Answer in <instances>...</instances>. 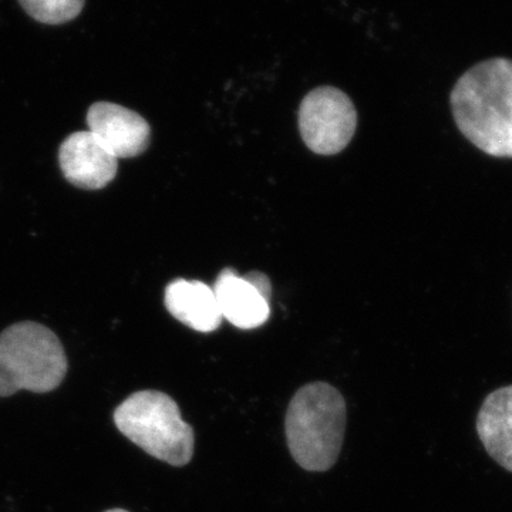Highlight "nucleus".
<instances>
[{"label": "nucleus", "instance_id": "9d476101", "mask_svg": "<svg viewBox=\"0 0 512 512\" xmlns=\"http://www.w3.org/2000/svg\"><path fill=\"white\" fill-rule=\"evenodd\" d=\"M477 431L490 457L512 473V386L495 390L484 400Z\"/></svg>", "mask_w": 512, "mask_h": 512}, {"label": "nucleus", "instance_id": "1a4fd4ad", "mask_svg": "<svg viewBox=\"0 0 512 512\" xmlns=\"http://www.w3.org/2000/svg\"><path fill=\"white\" fill-rule=\"evenodd\" d=\"M167 311L188 328L210 333L220 328L222 316L214 289L200 281L175 279L165 288Z\"/></svg>", "mask_w": 512, "mask_h": 512}, {"label": "nucleus", "instance_id": "9b49d317", "mask_svg": "<svg viewBox=\"0 0 512 512\" xmlns=\"http://www.w3.org/2000/svg\"><path fill=\"white\" fill-rule=\"evenodd\" d=\"M86 0H19L28 15L46 25H63L82 13Z\"/></svg>", "mask_w": 512, "mask_h": 512}, {"label": "nucleus", "instance_id": "f8f14e48", "mask_svg": "<svg viewBox=\"0 0 512 512\" xmlns=\"http://www.w3.org/2000/svg\"><path fill=\"white\" fill-rule=\"evenodd\" d=\"M245 278H247L252 285H255L266 299L271 301L272 286L268 276L261 274V272H249V274L245 275Z\"/></svg>", "mask_w": 512, "mask_h": 512}, {"label": "nucleus", "instance_id": "6e6552de", "mask_svg": "<svg viewBox=\"0 0 512 512\" xmlns=\"http://www.w3.org/2000/svg\"><path fill=\"white\" fill-rule=\"evenodd\" d=\"M215 298L222 319L239 329H255L271 315L269 299L234 269H224L214 285Z\"/></svg>", "mask_w": 512, "mask_h": 512}, {"label": "nucleus", "instance_id": "423d86ee", "mask_svg": "<svg viewBox=\"0 0 512 512\" xmlns=\"http://www.w3.org/2000/svg\"><path fill=\"white\" fill-rule=\"evenodd\" d=\"M87 126L117 160L141 156L150 144V124L136 111L109 101L90 107Z\"/></svg>", "mask_w": 512, "mask_h": 512}, {"label": "nucleus", "instance_id": "f257e3e1", "mask_svg": "<svg viewBox=\"0 0 512 512\" xmlns=\"http://www.w3.org/2000/svg\"><path fill=\"white\" fill-rule=\"evenodd\" d=\"M451 109L461 133L494 157L512 158V60L478 63L458 79Z\"/></svg>", "mask_w": 512, "mask_h": 512}, {"label": "nucleus", "instance_id": "7ed1b4c3", "mask_svg": "<svg viewBox=\"0 0 512 512\" xmlns=\"http://www.w3.org/2000/svg\"><path fill=\"white\" fill-rule=\"evenodd\" d=\"M67 369L62 342L46 326L26 320L0 333V397L53 392Z\"/></svg>", "mask_w": 512, "mask_h": 512}, {"label": "nucleus", "instance_id": "ddd939ff", "mask_svg": "<svg viewBox=\"0 0 512 512\" xmlns=\"http://www.w3.org/2000/svg\"><path fill=\"white\" fill-rule=\"evenodd\" d=\"M106 512H128V511L121 510V508H114V510H109V511H106Z\"/></svg>", "mask_w": 512, "mask_h": 512}, {"label": "nucleus", "instance_id": "0eeeda50", "mask_svg": "<svg viewBox=\"0 0 512 512\" xmlns=\"http://www.w3.org/2000/svg\"><path fill=\"white\" fill-rule=\"evenodd\" d=\"M64 178L82 190H101L116 178L119 160L90 131L70 134L59 150Z\"/></svg>", "mask_w": 512, "mask_h": 512}, {"label": "nucleus", "instance_id": "20e7f679", "mask_svg": "<svg viewBox=\"0 0 512 512\" xmlns=\"http://www.w3.org/2000/svg\"><path fill=\"white\" fill-rule=\"evenodd\" d=\"M113 419L120 433L150 456L175 467L190 463L194 430L168 394L156 390L131 394L114 410Z\"/></svg>", "mask_w": 512, "mask_h": 512}, {"label": "nucleus", "instance_id": "39448f33", "mask_svg": "<svg viewBox=\"0 0 512 512\" xmlns=\"http://www.w3.org/2000/svg\"><path fill=\"white\" fill-rule=\"evenodd\" d=\"M357 114L348 94L323 86L306 94L299 107V131L306 146L320 156H333L348 147Z\"/></svg>", "mask_w": 512, "mask_h": 512}, {"label": "nucleus", "instance_id": "f03ea898", "mask_svg": "<svg viewBox=\"0 0 512 512\" xmlns=\"http://www.w3.org/2000/svg\"><path fill=\"white\" fill-rule=\"evenodd\" d=\"M293 460L308 471H326L338 460L346 429V403L328 383H311L293 396L285 421Z\"/></svg>", "mask_w": 512, "mask_h": 512}]
</instances>
